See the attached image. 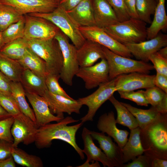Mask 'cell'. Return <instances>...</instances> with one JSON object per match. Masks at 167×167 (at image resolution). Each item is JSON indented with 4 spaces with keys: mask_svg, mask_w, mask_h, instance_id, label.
Listing matches in <instances>:
<instances>
[{
    "mask_svg": "<svg viewBox=\"0 0 167 167\" xmlns=\"http://www.w3.org/2000/svg\"><path fill=\"white\" fill-rule=\"evenodd\" d=\"M92 4L96 26L103 28L119 22L106 0H92Z\"/></svg>",
    "mask_w": 167,
    "mask_h": 167,
    "instance_id": "44dd1931",
    "label": "cell"
},
{
    "mask_svg": "<svg viewBox=\"0 0 167 167\" xmlns=\"http://www.w3.org/2000/svg\"><path fill=\"white\" fill-rule=\"evenodd\" d=\"M67 12L80 26H96L92 0H83L73 9Z\"/></svg>",
    "mask_w": 167,
    "mask_h": 167,
    "instance_id": "cb8c5ba5",
    "label": "cell"
},
{
    "mask_svg": "<svg viewBox=\"0 0 167 167\" xmlns=\"http://www.w3.org/2000/svg\"><path fill=\"white\" fill-rule=\"evenodd\" d=\"M72 117L67 116L54 124L49 123L39 127L37 131L34 141L39 149L50 147L52 141L58 139L70 144L79 155L81 159L85 158L84 153L76 142V135L84 123L81 122L72 126L68 124L78 122Z\"/></svg>",
    "mask_w": 167,
    "mask_h": 167,
    "instance_id": "6da1fadb",
    "label": "cell"
},
{
    "mask_svg": "<svg viewBox=\"0 0 167 167\" xmlns=\"http://www.w3.org/2000/svg\"><path fill=\"white\" fill-rule=\"evenodd\" d=\"M155 75H149L139 72H134L119 75L115 79L116 91H134L147 89L154 86Z\"/></svg>",
    "mask_w": 167,
    "mask_h": 167,
    "instance_id": "5bb4252c",
    "label": "cell"
},
{
    "mask_svg": "<svg viewBox=\"0 0 167 167\" xmlns=\"http://www.w3.org/2000/svg\"><path fill=\"white\" fill-rule=\"evenodd\" d=\"M18 61L24 69H29L40 77L45 78L48 75L45 62L28 48Z\"/></svg>",
    "mask_w": 167,
    "mask_h": 167,
    "instance_id": "83f0119b",
    "label": "cell"
},
{
    "mask_svg": "<svg viewBox=\"0 0 167 167\" xmlns=\"http://www.w3.org/2000/svg\"><path fill=\"white\" fill-rule=\"evenodd\" d=\"M135 118L141 130L145 129L160 118L163 113L158 112L152 106L149 109H143L134 107L129 104L121 102Z\"/></svg>",
    "mask_w": 167,
    "mask_h": 167,
    "instance_id": "484cf974",
    "label": "cell"
},
{
    "mask_svg": "<svg viewBox=\"0 0 167 167\" xmlns=\"http://www.w3.org/2000/svg\"><path fill=\"white\" fill-rule=\"evenodd\" d=\"M14 118L11 116L0 120V139L13 143V139L11 132V129Z\"/></svg>",
    "mask_w": 167,
    "mask_h": 167,
    "instance_id": "b9f144b4",
    "label": "cell"
},
{
    "mask_svg": "<svg viewBox=\"0 0 167 167\" xmlns=\"http://www.w3.org/2000/svg\"><path fill=\"white\" fill-rule=\"evenodd\" d=\"M29 14L44 18L52 22L68 37L77 49L86 41L79 30L80 26L59 4L53 11L49 13Z\"/></svg>",
    "mask_w": 167,
    "mask_h": 167,
    "instance_id": "5b68a950",
    "label": "cell"
},
{
    "mask_svg": "<svg viewBox=\"0 0 167 167\" xmlns=\"http://www.w3.org/2000/svg\"><path fill=\"white\" fill-rule=\"evenodd\" d=\"M26 39L28 48L45 62L48 74L60 77L63 59L57 40L54 37L46 39Z\"/></svg>",
    "mask_w": 167,
    "mask_h": 167,
    "instance_id": "3957f363",
    "label": "cell"
},
{
    "mask_svg": "<svg viewBox=\"0 0 167 167\" xmlns=\"http://www.w3.org/2000/svg\"><path fill=\"white\" fill-rule=\"evenodd\" d=\"M144 94L149 104L162 113H167V93L154 86L144 91Z\"/></svg>",
    "mask_w": 167,
    "mask_h": 167,
    "instance_id": "4dcf8cb0",
    "label": "cell"
},
{
    "mask_svg": "<svg viewBox=\"0 0 167 167\" xmlns=\"http://www.w3.org/2000/svg\"><path fill=\"white\" fill-rule=\"evenodd\" d=\"M12 6L0 3V31L2 32L22 16Z\"/></svg>",
    "mask_w": 167,
    "mask_h": 167,
    "instance_id": "d590c367",
    "label": "cell"
},
{
    "mask_svg": "<svg viewBox=\"0 0 167 167\" xmlns=\"http://www.w3.org/2000/svg\"><path fill=\"white\" fill-rule=\"evenodd\" d=\"M58 4L61 0H55Z\"/></svg>",
    "mask_w": 167,
    "mask_h": 167,
    "instance_id": "6f0895ef",
    "label": "cell"
},
{
    "mask_svg": "<svg viewBox=\"0 0 167 167\" xmlns=\"http://www.w3.org/2000/svg\"><path fill=\"white\" fill-rule=\"evenodd\" d=\"M156 73L167 76V59L160 55L157 52L152 54L149 58Z\"/></svg>",
    "mask_w": 167,
    "mask_h": 167,
    "instance_id": "7bdbcfd3",
    "label": "cell"
},
{
    "mask_svg": "<svg viewBox=\"0 0 167 167\" xmlns=\"http://www.w3.org/2000/svg\"><path fill=\"white\" fill-rule=\"evenodd\" d=\"M77 59L79 67L92 66L99 59H105L103 46L95 42L86 40L77 50Z\"/></svg>",
    "mask_w": 167,
    "mask_h": 167,
    "instance_id": "ffe728a7",
    "label": "cell"
},
{
    "mask_svg": "<svg viewBox=\"0 0 167 167\" xmlns=\"http://www.w3.org/2000/svg\"><path fill=\"white\" fill-rule=\"evenodd\" d=\"M46 101L52 113L62 118L64 113L69 115L73 113L80 114L83 105L77 100L53 94L48 90L42 96Z\"/></svg>",
    "mask_w": 167,
    "mask_h": 167,
    "instance_id": "2e32d148",
    "label": "cell"
},
{
    "mask_svg": "<svg viewBox=\"0 0 167 167\" xmlns=\"http://www.w3.org/2000/svg\"><path fill=\"white\" fill-rule=\"evenodd\" d=\"M79 30L86 40L96 42L120 56L130 58L132 57L125 45L116 41L103 28L96 26H80Z\"/></svg>",
    "mask_w": 167,
    "mask_h": 167,
    "instance_id": "9c48e42d",
    "label": "cell"
},
{
    "mask_svg": "<svg viewBox=\"0 0 167 167\" xmlns=\"http://www.w3.org/2000/svg\"><path fill=\"white\" fill-rule=\"evenodd\" d=\"M5 44L2 38V32L0 31V50Z\"/></svg>",
    "mask_w": 167,
    "mask_h": 167,
    "instance_id": "9f6ffc18",
    "label": "cell"
},
{
    "mask_svg": "<svg viewBox=\"0 0 167 167\" xmlns=\"http://www.w3.org/2000/svg\"><path fill=\"white\" fill-rule=\"evenodd\" d=\"M0 3L12 6L21 15L49 13L59 5L55 0H0Z\"/></svg>",
    "mask_w": 167,
    "mask_h": 167,
    "instance_id": "9a60e30c",
    "label": "cell"
},
{
    "mask_svg": "<svg viewBox=\"0 0 167 167\" xmlns=\"http://www.w3.org/2000/svg\"><path fill=\"white\" fill-rule=\"evenodd\" d=\"M11 116H12L0 104V120Z\"/></svg>",
    "mask_w": 167,
    "mask_h": 167,
    "instance_id": "db71d44e",
    "label": "cell"
},
{
    "mask_svg": "<svg viewBox=\"0 0 167 167\" xmlns=\"http://www.w3.org/2000/svg\"><path fill=\"white\" fill-rule=\"evenodd\" d=\"M15 167V162L12 156L6 159L0 160V167Z\"/></svg>",
    "mask_w": 167,
    "mask_h": 167,
    "instance_id": "f907efd6",
    "label": "cell"
},
{
    "mask_svg": "<svg viewBox=\"0 0 167 167\" xmlns=\"http://www.w3.org/2000/svg\"><path fill=\"white\" fill-rule=\"evenodd\" d=\"M12 143L0 139V160L6 159L11 156Z\"/></svg>",
    "mask_w": 167,
    "mask_h": 167,
    "instance_id": "f6af8a7d",
    "label": "cell"
},
{
    "mask_svg": "<svg viewBox=\"0 0 167 167\" xmlns=\"http://www.w3.org/2000/svg\"><path fill=\"white\" fill-rule=\"evenodd\" d=\"M130 131L129 138L122 149L123 164L133 160L146 151L142 144L140 127L138 126Z\"/></svg>",
    "mask_w": 167,
    "mask_h": 167,
    "instance_id": "603a6c76",
    "label": "cell"
},
{
    "mask_svg": "<svg viewBox=\"0 0 167 167\" xmlns=\"http://www.w3.org/2000/svg\"><path fill=\"white\" fill-rule=\"evenodd\" d=\"M153 81L155 86L167 93V76L156 73Z\"/></svg>",
    "mask_w": 167,
    "mask_h": 167,
    "instance_id": "7dc6e473",
    "label": "cell"
},
{
    "mask_svg": "<svg viewBox=\"0 0 167 167\" xmlns=\"http://www.w3.org/2000/svg\"><path fill=\"white\" fill-rule=\"evenodd\" d=\"M158 0H156V1H157V2H158Z\"/></svg>",
    "mask_w": 167,
    "mask_h": 167,
    "instance_id": "680465c9",
    "label": "cell"
},
{
    "mask_svg": "<svg viewBox=\"0 0 167 167\" xmlns=\"http://www.w3.org/2000/svg\"><path fill=\"white\" fill-rule=\"evenodd\" d=\"M118 92L121 98L130 100L138 105L148 106L149 104L145 96L144 90Z\"/></svg>",
    "mask_w": 167,
    "mask_h": 167,
    "instance_id": "60d3db41",
    "label": "cell"
},
{
    "mask_svg": "<svg viewBox=\"0 0 167 167\" xmlns=\"http://www.w3.org/2000/svg\"><path fill=\"white\" fill-rule=\"evenodd\" d=\"M60 77L54 75L48 74L45 79V82L48 90L55 94L60 95L66 98L73 99L65 92L59 85L58 80Z\"/></svg>",
    "mask_w": 167,
    "mask_h": 167,
    "instance_id": "74e56055",
    "label": "cell"
},
{
    "mask_svg": "<svg viewBox=\"0 0 167 167\" xmlns=\"http://www.w3.org/2000/svg\"><path fill=\"white\" fill-rule=\"evenodd\" d=\"M89 130L84 127L81 134L84 145L82 152L87 156L86 161L89 162L97 161L101 162L104 167H113L104 152L95 144Z\"/></svg>",
    "mask_w": 167,
    "mask_h": 167,
    "instance_id": "7402d4cb",
    "label": "cell"
},
{
    "mask_svg": "<svg viewBox=\"0 0 167 167\" xmlns=\"http://www.w3.org/2000/svg\"><path fill=\"white\" fill-rule=\"evenodd\" d=\"M0 104L13 117L22 113L12 95H6L0 93Z\"/></svg>",
    "mask_w": 167,
    "mask_h": 167,
    "instance_id": "ab89813d",
    "label": "cell"
},
{
    "mask_svg": "<svg viewBox=\"0 0 167 167\" xmlns=\"http://www.w3.org/2000/svg\"><path fill=\"white\" fill-rule=\"evenodd\" d=\"M24 69L18 60L11 58L0 52V70L10 80L20 82Z\"/></svg>",
    "mask_w": 167,
    "mask_h": 167,
    "instance_id": "f1b7e54d",
    "label": "cell"
},
{
    "mask_svg": "<svg viewBox=\"0 0 167 167\" xmlns=\"http://www.w3.org/2000/svg\"><path fill=\"white\" fill-rule=\"evenodd\" d=\"M114 11L119 22L129 19L131 16L124 0H106Z\"/></svg>",
    "mask_w": 167,
    "mask_h": 167,
    "instance_id": "f35d334b",
    "label": "cell"
},
{
    "mask_svg": "<svg viewBox=\"0 0 167 167\" xmlns=\"http://www.w3.org/2000/svg\"><path fill=\"white\" fill-rule=\"evenodd\" d=\"M157 3L156 0H136L135 9L138 18L151 24V16L154 14Z\"/></svg>",
    "mask_w": 167,
    "mask_h": 167,
    "instance_id": "e575fe53",
    "label": "cell"
},
{
    "mask_svg": "<svg viewBox=\"0 0 167 167\" xmlns=\"http://www.w3.org/2000/svg\"><path fill=\"white\" fill-rule=\"evenodd\" d=\"M114 107L117 112L116 120L118 123L128 127L130 130L138 126L135 118L122 104L112 95L108 99Z\"/></svg>",
    "mask_w": 167,
    "mask_h": 167,
    "instance_id": "1f68e13d",
    "label": "cell"
},
{
    "mask_svg": "<svg viewBox=\"0 0 167 167\" xmlns=\"http://www.w3.org/2000/svg\"><path fill=\"white\" fill-rule=\"evenodd\" d=\"M167 113H163L145 129L141 130L140 137L144 154L152 160H167Z\"/></svg>",
    "mask_w": 167,
    "mask_h": 167,
    "instance_id": "7a4b0ae2",
    "label": "cell"
},
{
    "mask_svg": "<svg viewBox=\"0 0 167 167\" xmlns=\"http://www.w3.org/2000/svg\"><path fill=\"white\" fill-rule=\"evenodd\" d=\"M26 96L32 105L36 118V124L38 127L62 118L55 116L51 112L44 98L39 95L25 92Z\"/></svg>",
    "mask_w": 167,
    "mask_h": 167,
    "instance_id": "ac0fdd59",
    "label": "cell"
},
{
    "mask_svg": "<svg viewBox=\"0 0 167 167\" xmlns=\"http://www.w3.org/2000/svg\"><path fill=\"white\" fill-rule=\"evenodd\" d=\"M114 114L113 111L103 114L99 118L97 127L104 133L112 137L122 149L128 140L129 132L126 130L119 129L116 126Z\"/></svg>",
    "mask_w": 167,
    "mask_h": 167,
    "instance_id": "e0dca14e",
    "label": "cell"
},
{
    "mask_svg": "<svg viewBox=\"0 0 167 167\" xmlns=\"http://www.w3.org/2000/svg\"><path fill=\"white\" fill-rule=\"evenodd\" d=\"M103 46L108 66L109 80L120 75L134 72L148 74L154 69L150 63L120 56Z\"/></svg>",
    "mask_w": 167,
    "mask_h": 167,
    "instance_id": "8992f818",
    "label": "cell"
},
{
    "mask_svg": "<svg viewBox=\"0 0 167 167\" xmlns=\"http://www.w3.org/2000/svg\"><path fill=\"white\" fill-rule=\"evenodd\" d=\"M83 0H61L59 4L67 11L73 9Z\"/></svg>",
    "mask_w": 167,
    "mask_h": 167,
    "instance_id": "c3c4849f",
    "label": "cell"
},
{
    "mask_svg": "<svg viewBox=\"0 0 167 167\" xmlns=\"http://www.w3.org/2000/svg\"><path fill=\"white\" fill-rule=\"evenodd\" d=\"M13 117L11 129L13 147H17L21 143L27 145L34 142L38 128L36 124L22 113Z\"/></svg>",
    "mask_w": 167,
    "mask_h": 167,
    "instance_id": "8fae6325",
    "label": "cell"
},
{
    "mask_svg": "<svg viewBox=\"0 0 167 167\" xmlns=\"http://www.w3.org/2000/svg\"><path fill=\"white\" fill-rule=\"evenodd\" d=\"M151 167H167V161L166 160L159 158L154 159L152 161Z\"/></svg>",
    "mask_w": 167,
    "mask_h": 167,
    "instance_id": "816d5d0a",
    "label": "cell"
},
{
    "mask_svg": "<svg viewBox=\"0 0 167 167\" xmlns=\"http://www.w3.org/2000/svg\"><path fill=\"white\" fill-rule=\"evenodd\" d=\"M93 139L98 142L100 148L114 167H123L122 149L113 142L111 137L105 133L89 130Z\"/></svg>",
    "mask_w": 167,
    "mask_h": 167,
    "instance_id": "d6986e66",
    "label": "cell"
},
{
    "mask_svg": "<svg viewBox=\"0 0 167 167\" xmlns=\"http://www.w3.org/2000/svg\"><path fill=\"white\" fill-rule=\"evenodd\" d=\"M136 59L148 62L149 58L161 48L167 46V35L159 32L155 37L147 41L125 45Z\"/></svg>",
    "mask_w": 167,
    "mask_h": 167,
    "instance_id": "4fadbf2b",
    "label": "cell"
},
{
    "mask_svg": "<svg viewBox=\"0 0 167 167\" xmlns=\"http://www.w3.org/2000/svg\"><path fill=\"white\" fill-rule=\"evenodd\" d=\"M124 1L131 18L138 19L135 9L136 0Z\"/></svg>",
    "mask_w": 167,
    "mask_h": 167,
    "instance_id": "681fc988",
    "label": "cell"
},
{
    "mask_svg": "<svg viewBox=\"0 0 167 167\" xmlns=\"http://www.w3.org/2000/svg\"><path fill=\"white\" fill-rule=\"evenodd\" d=\"M10 80L0 70V93L8 96L11 95Z\"/></svg>",
    "mask_w": 167,
    "mask_h": 167,
    "instance_id": "bcb514c9",
    "label": "cell"
},
{
    "mask_svg": "<svg viewBox=\"0 0 167 167\" xmlns=\"http://www.w3.org/2000/svg\"><path fill=\"white\" fill-rule=\"evenodd\" d=\"M54 38L59 44L63 59L60 78L66 84L71 86L73 79L79 67L77 59V49L70 43L69 38L60 29Z\"/></svg>",
    "mask_w": 167,
    "mask_h": 167,
    "instance_id": "52a82bcc",
    "label": "cell"
},
{
    "mask_svg": "<svg viewBox=\"0 0 167 167\" xmlns=\"http://www.w3.org/2000/svg\"><path fill=\"white\" fill-rule=\"evenodd\" d=\"M11 155L15 163L26 167H42L43 164L38 156L30 154L23 149L13 147Z\"/></svg>",
    "mask_w": 167,
    "mask_h": 167,
    "instance_id": "836d02e7",
    "label": "cell"
},
{
    "mask_svg": "<svg viewBox=\"0 0 167 167\" xmlns=\"http://www.w3.org/2000/svg\"><path fill=\"white\" fill-rule=\"evenodd\" d=\"M132 161L127 164H124L123 167H151L152 160L148 156L144 154L138 156Z\"/></svg>",
    "mask_w": 167,
    "mask_h": 167,
    "instance_id": "ee69618b",
    "label": "cell"
},
{
    "mask_svg": "<svg viewBox=\"0 0 167 167\" xmlns=\"http://www.w3.org/2000/svg\"><path fill=\"white\" fill-rule=\"evenodd\" d=\"M25 19L24 15L16 22L12 24L2 32L5 44L24 37Z\"/></svg>",
    "mask_w": 167,
    "mask_h": 167,
    "instance_id": "8d00e7d4",
    "label": "cell"
},
{
    "mask_svg": "<svg viewBox=\"0 0 167 167\" xmlns=\"http://www.w3.org/2000/svg\"><path fill=\"white\" fill-rule=\"evenodd\" d=\"M11 95L15 100L21 112L36 124L33 111L30 107L25 98V91L20 82H11Z\"/></svg>",
    "mask_w": 167,
    "mask_h": 167,
    "instance_id": "f546056e",
    "label": "cell"
},
{
    "mask_svg": "<svg viewBox=\"0 0 167 167\" xmlns=\"http://www.w3.org/2000/svg\"><path fill=\"white\" fill-rule=\"evenodd\" d=\"M115 92L114 79L101 84L96 91L88 96L79 98L77 100L88 108L87 113L80 119L81 122L92 121L97 110Z\"/></svg>",
    "mask_w": 167,
    "mask_h": 167,
    "instance_id": "ba28073f",
    "label": "cell"
},
{
    "mask_svg": "<svg viewBox=\"0 0 167 167\" xmlns=\"http://www.w3.org/2000/svg\"><path fill=\"white\" fill-rule=\"evenodd\" d=\"M147 24L139 19L131 18L103 29L116 41L125 45L146 40Z\"/></svg>",
    "mask_w": 167,
    "mask_h": 167,
    "instance_id": "277c9868",
    "label": "cell"
},
{
    "mask_svg": "<svg viewBox=\"0 0 167 167\" xmlns=\"http://www.w3.org/2000/svg\"><path fill=\"white\" fill-rule=\"evenodd\" d=\"M28 48L27 39L23 37L5 44L0 52L11 58L18 60L22 58Z\"/></svg>",
    "mask_w": 167,
    "mask_h": 167,
    "instance_id": "d6a6232c",
    "label": "cell"
},
{
    "mask_svg": "<svg viewBox=\"0 0 167 167\" xmlns=\"http://www.w3.org/2000/svg\"><path fill=\"white\" fill-rule=\"evenodd\" d=\"M45 79L37 75L28 69H24L20 82L26 92L42 96L48 90Z\"/></svg>",
    "mask_w": 167,
    "mask_h": 167,
    "instance_id": "d4e9b609",
    "label": "cell"
},
{
    "mask_svg": "<svg viewBox=\"0 0 167 167\" xmlns=\"http://www.w3.org/2000/svg\"><path fill=\"white\" fill-rule=\"evenodd\" d=\"M25 19L24 37L26 39H49L54 37L59 29L50 21L29 14Z\"/></svg>",
    "mask_w": 167,
    "mask_h": 167,
    "instance_id": "30bf717a",
    "label": "cell"
},
{
    "mask_svg": "<svg viewBox=\"0 0 167 167\" xmlns=\"http://www.w3.org/2000/svg\"><path fill=\"white\" fill-rule=\"evenodd\" d=\"M165 0H158L150 26L147 28V40L156 36L161 30L167 27V16L165 6Z\"/></svg>",
    "mask_w": 167,
    "mask_h": 167,
    "instance_id": "4316f807",
    "label": "cell"
},
{
    "mask_svg": "<svg viewBox=\"0 0 167 167\" xmlns=\"http://www.w3.org/2000/svg\"><path fill=\"white\" fill-rule=\"evenodd\" d=\"M75 75L83 80L86 89L95 88L109 81L107 61L105 59L103 58L92 66L79 67Z\"/></svg>",
    "mask_w": 167,
    "mask_h": 167,
    "instance_id": "7c38bea8",
    "label": "cell"
},
{
    "mask_svg": "<svg viewBox=\"0 0 167 167\" xmlns=\"http://www.w3.org/2000/svg\"><path fill=\"white\" fill-rule=\"evenodd\" d=\"M156 52L161 57L167 59V46L161 48Z\"/></svg>",
    "mask_w": 167,
    "mask_h": 167,
    "instance_id": "11a10c76",
    "label": "cell"
},
{
    "mask_svg": "<svg viewBox=\"0 0 167 167\" xmlns=\"http://www.w3.org/2000/svg\"><path fill=\"white\" fill-rule=\"evenodd\" d=\"M77 167H101L98 161H92L89 162L87 161L81 165L77 166Z\"/></svg>",
    "mask_w": 167,
    "mask_h": 167,
    "instance_id": "f5cc1de1",
    "label": "cell"
}]
</instances>
